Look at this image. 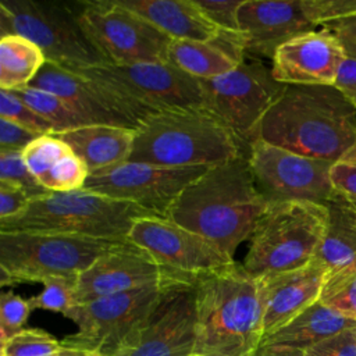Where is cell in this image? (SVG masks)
Masks as SVG:
<instances>
[{
  "mask_svg": "<svg viewBox=\"0 0 356 356\" xmlns=\"http://www.w3.org/2000/svg\"><path fill=\"white\" fill-rule=\"evenodd\" d=\"M325 28H330L337 35L345 51L334 86L356 107V17L338 21Z\"/></svg>",
  "mask_w": 356,
  "mask_h": 356,
  "instance_id": "cell-29",
  "label": "cell"
},
{
  "mask_svg": "<svg viewBox=\"0 0 356 356\" xmlns=\"http://www.w3.org/2000/svg\"><path fill=\"white\" fill-rule=\"evenodd\" d=\"M0 118L18 124L38 135H54L53 127L36 114L21 97L10 90L0 89Z\"/></svg>",
  "mask_w": 356,
  "mask_h": 356,
  "instance_id": "cell-35",
  "label": "cell"
},
{
  "mask_svg": "<svg viewBox=\"0 0 356 356\" xmlns=\"http://www.w3.org/2000/svg\"><path fill=\"white\" fill-rule=\"evenodd\" d=\"M61 348L51 334L39 328H24L1 345L0 355L4 356H50Z\"/></svg>",
  "mask_w": 356,
  "mask_h": 356,
  "instance_id": "cell-33",
  "label": "cell"
},
{
  "mask_svg": "<svg viewBox=\"0 0 356 356\" xmlns=\"http://www.w3.org/2000/svg\"><path fill=\"white\" fill-rule=\"evenodd\" d=\"M29 86L60 96L86 125H114L136 129L145 120L129 103L95 79L47 63Z\"/></svg>",
  "mask_w": 356,
  "mask_h": 356,
  "instance_id": "cell-18",
  "label": "cell"
},
{
  "mask_svg": "<svg viewBox=\"0 0 356 356\" xmlns=\"http://www.w3.org/2000/svg\"><path fill=\"white\" fill-rule=\"evenodd\" d=\"M46 64L40 47L29 39L8 33L0 38V89L19 90L32 83Z\"/></svg>",
  "mask_w": 356,
  "mask_h": 356,
  "instance_id": "cell-27",
  "label": "cell"
},
{
  "mask_svg": "<svg viewBox=\"0 0 356 356\" xmlns=\"http://www.w3.org/2000/svg\"><path fill=\"white\" fill-rule=\"evenodd\" d=\"M10 92H14L31 108H33L36 114L47 121L53 127L54 135H60L63 132L86 125V122L60 96L49 90L26 86L19 90Z\"/></svg>",
  "mask_w": 356,
  "mask_h": 356,
  "instance_id": "cell-28",
  "label": "cell"
},
{
  "mask_svg": "<svg viewBox=\"0 0 356 356\" xmlns=\"http://www.w3.org/2000/svg\"><path fill=\"white\" fill-rule=\"evenodd\" d=\"M248 152V145L203 107L154 113L135 129L128 161L163 167H213Z\"/></svg>",
  "mask_w": 356,
  "mask_h": 356,
  "instance_id": "cell-4",
  "label": "cell"
},
{
  "mask_svg": "<svg viewBox=\"0 0 356 356\" xmlns=\"http://www.w3.org/2000/svg\"><path fill=\"white\" fill-rule=\"evenodd\" d=\"M93 356H104V355H103V353H99V352H95Z\"/></svg>",
  "mask_w": 356,
  "mask_h": 356,
  "instance_id": "cell-45",
  "label": "cell"
},
{
  "mask_svg": "<svg viewBox=\"0 0 356 356\" xmlns=\"http://www.w3.org/2000/svg\"><path fill=\"white\" fill-rule=\"evenodd\" d=\"M152 216L136 204L89 189L49 192L17 216L0 220V231H42L102 239H127L134 222Z\"/></svg>",
  "mask_w": 356,
  "mask_h": 356,
  "instance_id": "cell-5",
  "label": "cell"
},
{
  "mask_svg": "<svg viewBox=\"0 0 356 356\" xmlns=\"http://www.w3.org/2000/svg\"><path fill=\"white\" fill-rule=\"evenodd\" d=\"M328 221L316 260L331 282L356 273V203L335 192L327 203Z\"/></svg>",
  "mask_w": 356,
  "mask_h": 356,
  "instance_id": "cell-22",
  "label": "cell"
},
{
  "mask_svg": "<svg viewBox=\"0 0 356 356\" xmlns=\"http://www.w3.org/2000/svg\"><path fill=\"white\" fill-rule=\"evenodd\" d=\"M124 241L42 231H0V285L42 282L56 275L78 277L97 257Z\"/></svg>",
  "mask_w": 356,
  "mask_h": 356,
  "instance_id": "cell-7",
  "label": "cell"
},
{
  "mask_svg": "<svg viewBox=\"0 0 356 356\" xmlns=\"http://www.w3.org/2000/svg\"><path fill=\"white\" fill-rule=\"evenodd\" d=\"M31 200L29 195L19 186L0 181V220L19 214Z\"/></svg>",
  "mask_w": 356,
  "mask_h": 356,
  "instance_id": "cell-41",
  "label": "cell"
},
{
  "mask_svg": "<svg viewBox=\"0 0 356 356\" xmlns=\"http://www.w3.org/2000/svg\"><path fill=\"white\" fill-rule=\"evenodd\" d=\"M352 17L356 0H245L238 11L243 51L257 58H273L286 40Z\"/></svg>",
  "mask_w": 356,
  "mask_h": 356,
  "instance_id": "cell-9",
  "label": "cell"
},
{
  "mask_svg": "<svg viewBox=\"0 0 356 356\" xmlns=\"http://www.w3.org/2000/svg\"><path fill=\"white\" fill-rule=\"evenodd\" d=\"M38 136L40 135L33 134L18 124L0 118V149L22 152Z\"/></svg>",
  "mask_w": 356,
  "mask_h": 356,
  "instance_id": "cell-42",
  "label": "cell"
},
{
  "mask_svg": "<svg viewBox=\"0 0 356 356\" xmlns=\"http://www.w3.org/2000/svg\"><path fill=\"white\" fill-rule=\"evenodd\" d=\"M343 58L337 35L330 28H321L278 46L271 58V72L284 85L334 86Z\"/></svg>",
  "mask_w": 356,
  "mask_h": 356,
  "instance_id": "cell-20",
  "label": "cell"
},
{
  "mask_svg": "<svg viewBox=\"0 0 356 356\" xmlns=\"http://www.w3.org/2000/svg\"><path fill=\"white\" fill-rule=\"evenodd\" d=\"M248 160L267 203L302 200L325 204L335 195L331 161L305 157L261 139L248 143Z\"/></svg>",
  "mask_w": 356,
  "mask_h": 356,
  "instance_id": "cell-15",
  "label": "cell"
},
{
  "mask_svg": "<svg viewBox=\"0 0 356 356\" xmlns=\"http://www.w3.org/2000/svg\"><path fill=\"white\" fill-rule=\"evenodd\" d=\"M127 239L145 249L168 273L191 280H197L235 261L209 239L165 217L138 218Z\"/></svg>",
  "mask_w": 356,
  "mask_h": 356,
  "instance_id": "cell-17",
  "label": "cell"
},
{
  "mask_svg": "<svg viewBox=\"0 0 356 356\" xmlns=\"http://www.w3.org/2000/svg\"><path fill=\"white\" fill-rule=\"evenodd\" d=\"M320 302L342 316L356 320V273L337 281L324 282Z\"/></svg>",
  "mask_w": 356,
  "mask_h": 356,
  "instance_id": "cell-37",
  "label": "cell"
},
{
  "mask_svg": "<svg viewBox=\"0 0 356 356\" xmlns=\"http://www.w3.org/2000/svg\"><path fill=\"white\" fill-rule=\"evenodd\" d=\"M171 39L216 40L221 31L195 0H118Z\"/></svg>",
  "mask_w": 356,
  "mask_h": 356,
  "instance_id": "cell-24",
  "label": "cell"
},
{
  "mask_svg": "<svg viewBox=\"0 0 356 356\" xmlns=\"http://www.w3.org/2000/svg\"><path fill=\"white\" fill-rule=\"evenodd\" d=\"M174 280L179 278L72 306L64 317L70 318L78 327V331L64 337L61 345L110 356L122 338L149 313L165 286Z\"/></svg>",
  "mask_w": 356,
  "mask_h": 356,
  "instance_id": "cell-14",
  "label": "cell"
},
{
  "mask_svg": "<svg viewBox=\"0 0 356 356\" xmlns=\"http://www.w3.org/2000/svg\"><path fill=\"white\" fill-rule=\"evenodd\" d=\"M253 139L334 163L356 142V107L335 86L286 85Z\"/></svg>",
  "mask_w": 356,
  "mask_h": 356,
  "instance_id": "cell-2",
  "label": "cell"
},
{
  "mask_svg": "<svg viewBox=\"0 0 356 356\" xmlns=\"http://www.w3.org/2000/svg\"><path fill=\"white\" fill-rule=\"evenodd\" d=\"M90 175L88 165L74 153L60 159L40 179L49 192H72L83 189Z\"/></svg>",
  "mask_w": 356,
  "mask_h": 356,
  "instance_id": "cell-30",
  "label": "cell"
},
{
  "mask_svg": "<svg viewBox=\"0 0 356 356\" xmlns=\"http://www.w3.org/2000/svg\"><path fill=\"white\" fill-rule=\"evenodd\" d=\"M285 86L261 58L246 56L231 72L202 81L203 108L248 145Z\"/></svg>",
  "mask_w": 356,
  "mask_h": 356,
  "instance_id": "cell-12",
  "label": "cell"
},
{
  "mask_svg": "<svg viewBox=\"0 0 356 356\" xmlns=\"http://www.w3.org/2000/svg\"><path fill=\"white\" fill-rule=\"evenodd\" d=\"M95 352L90 350H85V349H78V348H68V346H63L53 355L50 356H93Z\"/></svg>",
  "mask_w": 356,
  "mask_h": 356,
  "instance_id": "cell-44",
  "label": "cell"
},
{
  "mask_svg": "<svg viewBox=\"0 0 356 356\" xmlns=\"http://www.w3.org/2000/svg\"><path fill=\"white\" fill-rule=\"evenodd\" d=\"M0 356H4V355H0Z\"/></svg>",
  "mask_w": 356,
  "mask_h": 356,
  "instance_id": "cell-47",
  "label": "cell"
},
{
  "mask_svg": "<svg viewBox=\"0 0 356 356\" xmlns=\"http://www.w3.org/2000/svg\"><path fill=\"white\" fill-rule=\"evenodd\" d=\"M88 165L90 172L129 159L135 129L114 125H83L57 135Z\"/></svg>",
  "mask_w": 356,
  "mask_h": 356,
  "instance_id": "cell-25",
  "label": "cell"
},
{
  "mask_svg": "<svg viewBox=\"0 0 356 356\" xmlns=\"http://www.w3.org/2000/svg\"><path fill=\"white\" fill-rule=\"evenodd\" d=\"M250 356H305V350L282 346V345H271V343H260Z\"/></svg>",
  "mask_w": 356,
  "mask_h": 356,
  "instance_id": "cell-43",
  "label": "cell"
},
{
  "mask_svg": "<svg viewBox=\"0 0 356 356\" xmlns=\"http://www.w3.org/2000/svg\"><path fill=\"white\" fill-rule=\"evenodd\" d=\"M259 277L232 264L196 280V342L192 356H250L263 339Z\"/></svg>",
  "mask_w": 356,
  "mask_h": 356,
  "instance_id": "cell-3",
  "label": "cell"
},
{
  "mask_svg": "<svg viewBox=\"0 0 356 356\" xmlns=\"http://www.w3.org/2000/svg\"><path fill=\"white\" fill-rule=\"evenodd\" d=\"M178 277L128 239L97 257L76 278L75 305Z\"/></svg>",
  "mask_w": 356,
  "mask_h": 356,
  "instance_id": "cell-19",
  "label": "cell"
},
{
  "mask_svg": "<svg viewBox=\"0 0 356 356\" xmlns=\"http://www.w3.org/2000/svg\"><path fill=\"white\" fill-rule=\"evenodd\" d=\"M32 307L28 299L3 291L0 295V343L4 345L11 337L21 332L28 321Z\"/></svg>",
  "mask_w": 356,
  "mask_h": 356,
  "instance_id": "cell-36",
  "label": "cell"
},
{
  "mask_svg": "<svg viewBox=\"0 0 356 356\" xmlns=\"http://www.w3.org/2000/svg\"><path fill=\"white\" fill-rule=\"evenodd\" d=\"M246 57L239 35L221 33L216 40L172 39L167 61L200 81L235 70Z\"/></svg>",
  "mask_w": 356,
  "mask_h": 356,
  "instance_id": "cell-23",
  "label": "cell"
},
{
  "mask_svg": "<svg viewBox=\"0 0 356 356\" xmlns=\"http://www.w3.org/2000/svg\"><path fill=\"white\" fill-rule=\"evenodd\" d=\"M259 278L263 289L264 338L320 300L325 268L314 259L305 267Z\"/></svg>",
  "mask_w": 356,
  "mask_h": 356,
  "instance_id": "cell-21",
  "label": "cell"
},
{
  "mask_svg": "<svg viewBox=\"0 0 356 356\" xmlns=\"http://www.w3.org/2000/svg\"><path fill=\"white\" fill-rule=\"evenodd\" d=\"M353 332H355V338H356V327L353 328Z\"/></svg>",
  "mask_w": 356,
  "mask_h": 356,
  "instance_id": "cell-46",
  "label": "cell"
},
{
  "mask_svg": "<svg viewBox=\"0 0 356 356\" xmlns=\"http://www.w3.org/2000/svg\"><path fill=\"white\" fill-rule=\"evenodd\" d=\"M207 168H174L127 160L90 172L85 189L136 204L152 216L165 217L182 191Z\"/></svg>",
  "mask_w": 356,
  "mask_h": 356,
  "instance_id": "cell-16",
  "label": "cell"
},
{
  "mask_svg": "<svg viewBox=\"0 0 356 356\" xmlns=\"http://www.w3.org/2000/svg\"><path fill=\"white\" fill-rule=\"evenodd\" d=\"M202 13L224 33H239L238 11L245 0H195Z\"/></svg>",
  "mask_w": 356,
  "mask_h": 356,
  "instance_id": "cell-38",
  "label": "cell"
},
{
  "mask_svg": "<svg viewBox=\"0 0 356 356\" xmlns=\"http://www.w3.org/2000/svg\"><path fill=\"white\" fill-rule=\"evenodd\" d=\"M78 21L104 64L167 61L171 38L118 0L74 4Z\"/></svg>",
  "mask_w": 356,
  "mask_h": 356,
  "instance_id": "cell-10",
  "label": "cell"
},
{
  "mask_svg": "<svg viewBox=\"0 0 356 356\" xmlns=\"http://www.w3.org/2000/svg\"><path fill=\"white\" fill-rule=\"evenodd\" d=\"M305 356H356L353 328L342 331L305 350Z\"/></svg>",
  "mask_w": 356,
  "mask_h": 356,
  "instance_id": "cell-40",
  "label": "cell"
},
{
  "mask_svg": "<svg viewBox=\"0 0 356 356\" xmlns=\"http://www.w3.org/2000/svg\"><path fill=\"white\" fill-rule=\"evenodd\" d=\"M0 181L19 186L31 199L49 193L28 168L21 150L0 149Z\"/></svg>",
  "mask_w": 356,
  "mask_h": 356,
  "instance_id": "cell-34",
  "label": "cell"
},
{
  "mask_svg": "<svg viewBox=\"0 0 356 356\" xmlns=\"http://www.w3.org/2000/svg\"><path fill=\"white\" fill-rule=\"evenodd\" d=\"M330 178L335 192L356 203V142L332 163Z\"/></svg>",
  "mask_w": 356,
  "mask_h": 356,
  "instance_id": "cell-39",
  "label": "cell"
},
{
  "mask_svg": "<svg viewBox=\"0 0 356 356\" xmlns=\"http://www.w3.org/2000/svg\"><path fill=\"white\" fill-rule=\"evenodd\" d=\"M0 33H17L33 42L46 61L65 70H83L104 64L85 35L74 4L1 0Z\"/></svg>",
  "mask_w": 356,
  "mask_h": 356,
  "instance_id": "cell-8",
  "label": "cell"
},
{
  "mask_svg": "<svg viewBox=\"0 0 356 356\" xmlns=\"http://www.w3.org/2000/svg\"><path fill=\"white\" fill-rule=\"evenodd\" d=\"M267 206L254 184L246 152L209 167L182 191L165 218L209 239L234 259Z\"/></svg>",
  "mask_w": 356,
  "mask_h": 356,
  "instance_id": "cell-1",
  "label": "cell"
},
{
  "mask_svg": "<svg viewBox=\"0 0 356 356\" xmlns=\"http://www.w3.org/2000/svg\"><path fill=\"white\" fill-rule=\"evenodd\" d=\"M76 72L118 95L145 120L164 110L203 107L202 81L168 61L129 65L102 64L76 70Z\"/></svg>",
  "mask_w": 356,
  "mask_h": 356,
  "instance_id": "cell-11",
  "label": "cell"
},
{
  "mask_svg": "<svg viewBox=\"0 0 356 356\" xmlns=\"http://www.w3.org/2000/svg\"><path fill=\"white\" fill-rule=\"evenodd\" d=\"M71 147L57 135L46 134L33 139L24 150L22 157L32 171V174L39 179L65 154L71 153Z\"/></svg>",
  "mask_w": 356,
  "mask_h": 356,
  "instance_id": "cell-31",
  "label": "cell"
},
{
  "mask_svg": "<svg viewBox=\"0 0 356 356\" xmlns=\"http://www.w3.org/2000/svg\"><path fill=\"white\" fill-rule=\"evenodd\" d=\"M327 221L328 210L321 203H268L249 238L243 268L253 277H266L305 267L317 254Z\"/></svg>",
  "mask_w": 356,
  "mask_h": 356,
  "instance_id": "cell-6",
  "label": "cell"
},
{
  "mask_svg": "<svg viewBox=\"0 0 356 356\" xmlns=\"http://www.w3.org/2000/svg\"><path fill=\"white\" fill-rule=\"evenodd\" d=\"M196 342V280L171 281L149 313L110 356H192Z\"/></svg>",
  "mask_w": 356,
  "mask_h": 356,
  "instance_id": "cell-13",
  "label": "cell"
},
{
  "mask_svg": "<svg viewBox=\"0 0 356 356\" xmlns=\"http://www.w3.org/2000/svg\"><path fill=\"white\" fill-rule=\"evenodd\" d=\"M78 277H49L42 281L43 289L28 299L32 310H49L63 316L75 306V286Z\"/></svg>",
  "mask_w": 356,
  "mask_h": 356,
  "instance_id": "cell-32",
  "label": "cell"
},
{
  "mask_svg": "<svg viewBox=\"0 0 356 356\" xmlns=\"http://www.w3.org/2000/svg\"><path fill=\"white\" fill-rule=\"evenodd\" d=\"M355 327L356 320L345 317L317 300L286 325L264 337L261 343L282 345L307 350L309 348Z\"/></svg>",
  "mask_w": 356,
  "mask_h": 356,
  "instance_id": "cell-26",
  "label": "cell"
}]
</instances>
